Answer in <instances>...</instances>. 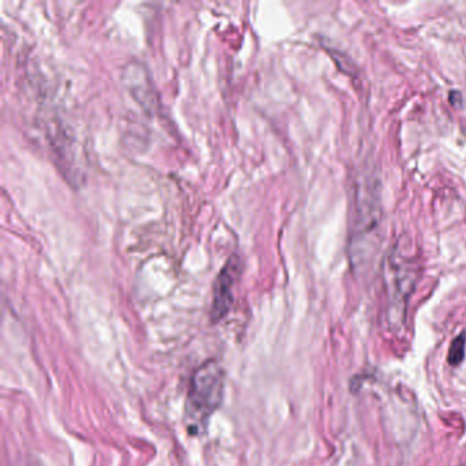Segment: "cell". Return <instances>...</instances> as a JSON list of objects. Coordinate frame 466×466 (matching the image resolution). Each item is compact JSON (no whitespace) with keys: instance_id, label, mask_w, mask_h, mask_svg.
<instances>
[{"instance_id":"5","label":"cell","mask_w":466,"mask_h":466,"mask_svg":"<svg viewBox=\"0 0 466 466\" xmlns=\"http://www.w3.org/2000/svg\"><path fill=\"white\" fill-rule=\"evenodd\" d=\"M461 466H466V464H464V465H461Z\"/></svg>"},{"instance_id":"2","label":"cell","mask_w":466,"mask_h":466,"mask_svg":"<svg viewBox=\"0 0 466 466\" xmlns=\"http://www.w3.org/2000/svg\"><path fill=\"white\" fill-rule=\"evenodd\" d=\"M387 263V322L392 331H401L407 301L417 282V270L401 256H392Z\"/></svg>"},{"instance_id":"1","label":"cell","mask_w":466,"mask_h":466,"mask_svg":"<svg viewBox=\"0 0 466 466\" xmlns=\"http://www.w3.org/2000/svg\"><path fill=\"white\" fill-rule=\"evenodd\" d=\"M226 370L218 360H208L194 370L185 403V427L191 436H200L208 428L211 417L225 398Z\"/></svg>"},{"instance_id":"3","label":"cell","mask_w":466,"mask_h":466,"mask_svg":"<svg viewBox=\"0 0 466 466\" xmlns=\"http://www.w3.org/2000/svg\"><path fill=\"white\" fill-rule=\"evenodd\" d=\"M242 271L241 258L237 255L227 260L225 267L218 275L213 288V300L211 308V320L221 322L228 315L234 301V288Z\"/></svg>"},{"instance_id":"4","label":"cell","mask_w":466,"mask_h":466,"mask_svg":"<svg viewBox=\"0 0 466 466\" xmlns=\"http://www.w3.org/2000/svg\"><path fill=\"white\" fill-rule=\"evenodd\" d=\"M466 334L462 333L461 335L455 338L451 343L449 350V363L452 367L460 365L464 361L465 357Z\"/></svg>"}]
</instances>
